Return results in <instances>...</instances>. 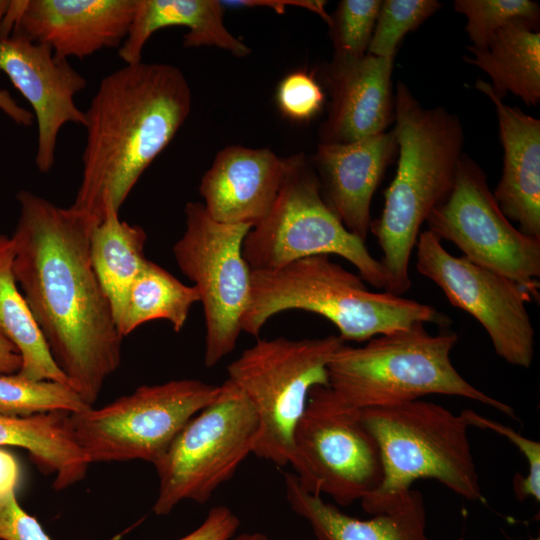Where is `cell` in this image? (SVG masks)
Returning <instances> with one entry per match:
<instances>
[{
    "label": "cell",
    "instance_id": "cell-1",
    "mask_svg": "<svg viewBox=\"0 0 540 540\" xmlns=\"http://www.w3.org/2000/svg\"><path fill=\"white\" fill-rule=\"evenodd\" d=\"M15 280L68 384L93 407L119 367L123 336L90 259L96 223L27 190L17 194Z\"/></svg>",
    "mask_w": 540,
    "mask_h": 540
},
{
    "label": "cell",
    "instance_id": "cell-2",
    "mask_svg": "<svg viewBox=\"0 0 540 540\" xmlns=\"http://www.w3.org/2000/svg\"><path fill=\"white\" fill-rule=\"evenodd\" d=\"M190 86L170 64H125L106 75L86 116L82 177L73 208L96 224L107 206L119 211L191 110Z\"/></svg>",
    "mask_w": 540,
    "mask_h": 540
},
{
    "label": "cell",
    "instance_id": "cell-3",
    "mask_svg": "<svg viewBox=\"0 0 540 540\" xmlns=\"http://www.w3.org/2000/svg\"><path fill=\"white\" fill-rule=\"evenodd\" d=\"M394 123L397 170L370 231L382 252L384 291L401 296L412 285L409 263L420 228L452 191L464 131L455 114L443 107L424 108L401 81L394 96Z\"/></svg>",
    "mask_w": 540,
    "mask_h": 540
},
{
    "label": "cell",
    "instance_id": "cell-4",
    "mask_svg": "<svg viewBox=\"0 0 540 540\" xmlns=\"http://www.w3.org/2000/svg\"><path fill=\"white\" fill-rule=\"evenodd\" d=\"M365 281L328 255L302 258L279 268L251 270L250 300L241 329L257 337L283 311L302 310L329 320L346 341L363 342L415 323L448 327L435 307L389 292H372Z\"/></svg>",
    "mask_w": 540,
    "mask_h": 540
},
{
    "label": "cell",
    "instance_id": "cell-5",
    "mask_svg": "<svg viewBox=\"0 0 540 540\" xmlns=\"http://www.w3.org/2000/svg\"><path fill=\"white\" fill-rule=\"evenodd\" d=\"M457 342L453 331L434 335L424 323H415L360 347L345 343L328 364L329 387L359 410L440 394L477 401L517 419L513 407L474 387L456 370L451 352Z\"/></svg>",
    "mask_w": 540,
    "mask_h": 540
},
{
    "label": "cell",
    "instance_id": "cell-6",
    "mask_svg": "<svg viewBox=\"0 0 540 540\" xmlns=\"http://www.w3.org/2000/svg\"><path fill=\"white\" fill-rule=\"evenodd\" d=\"M379 447L383 478L361 501L371 515L392 509L413 482L433 479L469 501H484L464 411L422 399L361 410Z\"/></svg>",
    "mask_w": 540,
    "mask_h": 540
},
{
    "label": "cell",
    "instance_id": "cell-7",
    "mask_svg": "<svg viewBox=\"0 0 540 540\" xmlns=\"http://www.w3.org/2000/svg\"><path fill=\"white\" fill-rule=\"evenodd\" d=\"M343 344L339 335L261 339L227 366V379L258 418L255 456L280 467L292 465L293 435L310 391L329 386L328 364Z\"/></svg>",
    "mask_w": 540,
    "mask_h": 540
},
{
    "label": "cell",
    "instance_id": "cell-8",
    "mask_svg": "<svg viewBox=\"0 0 540 540\" xmlns=\"http://www.w3.org/2000/svg\"><path fill=\"white\" fill-rule=\"evenodd\" d=\"M289 158L270 212L243 241L242 253L250 269L269 270L306 257L338 255L350 262L365 282L384 289L379 260L327 205L312 164L302 153Z\"/></svg>",
    "mask_w": 540,
    "mask_h": 540
},
{
    "label": "cell",
    "instance_id": "cell-9",
    "mask_svg": "<svg viewBox=\"0 0 540 540\" xmlns=\"http://www.w3.org/2000/svg\"><path fill=\"white\" fill-rule=\"evenodd\" d=\"M258 432L249 400L226 379L218 396L185 424L153 464L159 478L153 512L167 515L185 500L207 502L253 454Z\"/></svg>",
    "mask_w": 540,
    "mask_h": 540
},
{
    "label": "cell",
    "instance_id": "cell-10",
    "mask_svg": "<svg viewBox=\"0 0 540 540\" xmlns=\"http://www.w3.org/2000/svg\"><path fill=\"white\" fill-rule=\"evenodd\" d=\"M219 391L220 385L197 379L142 385L100 408L71 413V425L90 463L143 460L154 464Z\"/></svg>",
    "mask_w": 540,
    "mask_h": 540
},
{
    "label": "cell",
    "instance_id": "cell-11",
    "mask_svg": "<svg viewBox=\"0 0 540 540\" xmlns=\"http://www.w3.org/2000/svg\"><path fill=\"white\" fill-rule=\"evenodd\" d=\"M292 468L311 493L342 506L363 501L380 486L379 447L361 410L345 404L329 386H316L293 435Z\"/></svg>",
    "mask_w": 540,
    "mask_h": 540
},
{
    "label": "cell",
    "instance_id": "cell-12",
    "mask_svg": "<svg viewBox=\"0 0 540 540\" xmlns=\"http://www.w3.org/2000/svg\"><path fill=\"white\" fill-rule=\"evenodd\" d=\"M185 230L173 246L181 272L194 283L205 321L204 365L216 366L236 347L251 293L243 257L249 224L214 220L201 202L185 205Z\"/></svg>",
    "mask_w": 540,
    "mask_h": 540
},
{
    "label": "cell",
    "instance_id": "cell-13",
    "mask_svg": "<svg viewBox=\"0 0 540 540\" xmlns=\"http://www.w3.org/2000/svg\"><path fill=\"white\" fill-rule=\"evenodd\" d=\"M428 229L452 242L472 263L517 283L539 298L540 238L524 234L503 214L482 168L462 154L447 199L428 216Z\"/></svg>",
    "mask_w": 540,
    "mask_h": 540
},
{
    "label": "cell",
    "instance_id": "cell-14",
    "mask_svg": "<svg viewBox=\"0 0 540 540\" xmlns=\"http://www.w3.org/2000/svg\"><path fill=\"white\" fill-rule=\"evenodd\" d=\"M415 247L418 272L483 326L500 358L529 368L535 335L525 305L530 295L507 277L453 256L429 230L420 232Z\"/></svg>",
    "mask_w": 540,
    "mask_h": 540
},
{
    "label": "cell",
    "instance_id": "cell-15",
    "mask_svg": "<svg viewBox=\"0 0 540 540\" xmlns=\"http://www.w3.org/2000/svg\"><path fill=\"white\" fill-rule=\"evenodd\" d=\"M0 72L23 95L33 109L37 124L35 164L48 173L55 163L59 132L67 123L85 127V111L75 96L87 86L86 78L51 48L19 33L0 39Z\"/></svg>",
    "mask_w": 540,
    "mask_h": 540
},
{
    "label": "cell",
    "instance_id": "cell-16",
    "mask_svg": "<svg viewBox=\"0 0 540 540\" xmlns=\"http://www.w3.org/2000/svg\"><path fill=\"white\" fill-rule=\"evenodd\" d=\"M136 5L137 0L11 1L2 38L19 33L49 46L59 59H83L121 46Z\"/></svg>",
    "mask_w": 540,
    "mask_h": 540
},
{
    "label": "cell",
    "instance_id": "cell-17",
    "mask_svg": "<svg viewBox=\"0 0 540 540\" xmlns=\"http://www.w3.org/2000/svg\"><path fill=\"white\" fill-rule=\"evenodd\" d=\"M394 58L333 56L323 78L330 95L321 143H350L382 132L394 122Z\"/></svg>",
    "mask_w": 540,
    "mask_h": 540
},
{
    "label": "cell",
    "instance_id": "cell-18",
    "mask_svg": "<svg viewBox=\"0 0 540 540\" xmlns=\"http://www.w3.org/2000/svg\"><path fill=\"white\" fill-rule=\"evenodd\" d=\"M289 164L268 148L225 147L201 178L202 204L218 222L254 227L270 212Z\"/></svg>",
    "mask_w": 540,
    "mask_h": 540
},
{
    "label": "cell",
    "instance_id": "cell-19",
    "mask_svg": "<svg viewBox=\"0 0 540 540\" xmlns=\"http://www.w3.org/2000/svg\"><path fill=\"white\" fill-rule=\"evenodd\" d=\"M397 149L392 130L350 143L320 142L313 157L325 202L364 242L372 223L373 195Z\"/></svg>",
    "mask_w": 540,
    "mask_h": 540
},
{
    "label": "cell",
    "instance_id": "cell-20",
    "mask_svg": "<svg viewBox=\"0 0 540 540\" xmlns=\"http://www.w3.org/2000/svg\"><path fill=\"white\" fill-rule=\"evenodd\" d=\"M475 87L494 104L504 151L493 196L521 232L540 238V121L505 104L489 83L478 80Z\"/></svg>",
    "mask_w": 540,
    "mask_h": 540
},
{
    "label": "cell",
    "instance_id": "cell-21",
    "mask_svg": "<svg viewBox=\"0 0 540 540\" xmlns=\"http://www.w3.org/2000/svg\"><path fill=\"white\" fill-rule=\"evenodd\" d=\"M283 481L289 506L309 523L316 540H430L424 497L416 489L392 509L359 519L306 490L294 473H283Z\"/></svg>",
    "mask_w": 540,
    "mask_h": 540
},
{
    "label": "cell",
    "instance_id": "cell-22",
    "mask_svg": "<svg viewBox=\"0 0 540 540\" xmlns=\"http://www.w3.org/2000/svg\"><path fill=\"white\" fill-rule=\"evenodd\" d=\"M224 8L218 0H137L118 55L125 64L141 62L143 48L156 31L184 26L188 29L183 37L185 47L213 46L236 57H245L250 49L226 28Z\"/></svg>",
    "mask_w": 540,
    "mask_h": 540
},
{
    "label": "cell",
    "instance_id": "cell-23",
    "mask_svg": "<svg viewBox=\"0 0 540 540\" xmlns=\"http://www.w3.org/2000/svg\"><path fill=\"white\" fill-rule=\"evenodd\" d=\"M71 413L54 411L30 417L0 415V447H20L45 474H55L53 488L64 490L86 476L91 464L76 441Z\"/></svg>",
    "mask_w": 540,
    "mask_h": 540
},
{
    "label": "cell",
    "instance_id": "cell-24",
    "mask_svg": "<svg viewBox=\"0 0 540 540\" xmlns=\"http://www.w3.org/2000/svg\"><path fill=\"white\" fill-rule=\"evenodd\" d=\"M538 22L515 19L499 29L482 48L467 49L464 60L479 67L491 78L494 94L503 99L509 92L526 105L540 100V32Z\"/></svg>",
    "mask_w": 540,
    "mask_h": 540
},
{
    "label": "cell",
    "instance_id": "cell-25",
    "mask_svg": "<svg viewBox=\"0 0 540 540\" xmlns=\"http://www.w3.org/2000/svg\"><path fill=\"white\" fill-rule=\"evenodd\" d=\"M147 235L138 225L119 218V211L109 205L104 218L90 234V259L98 281L106 294L117 323L128 291L146 261Z\"/></svg>",
    "mask_w": 540,
    "mask_h": 540
},
{
    "label": "cell",
    "instance_id": "cell-26",
    "mask_svg": "<svg viewBox=\"0 0 540 540\" xmlns=\"http://www.w3.org/2000/svg\"><path fill=\"white\" fill-rule=\"evenodd\" d=\"M13 257L11 237L0 234V333L16 346L21 355L22 365L17 374L30 380L68 384L15 280Z\"/></svg>",
    "mask_w": 540,
    "mask_h": 540
},
{
    "label": "cell",
    "instance_id": "cell-27",
    "mask_svg": "<svg viewBox=\"0 0 540 540\" xmlns=\"http://www.w3.org/2000/svg\"><path fill=\"white\" fill-rule=\"evenodd\" d=\"M197 302L200 297L195 286L182 283L166 269L147 260L128 291L116 326L125 337L148 321L162 319L175 332H180Z\"/></svg>",
    "mask_w": 540,
    "mask_h": 540
},
{
    "label": "cell",
    "instance_id": "cell-28",
    "mask_svg": "<svg viewBox=\"0 0 540 540\" xmlns=\"http://www.w3.org/2000/svg\"><path fill=\"white\" fill-rule=\"evenodd\" d=\"M90 407L68 384L30 380L17 373L0 375L2 416L30 417L54 411L78 413Z\"/></svg>",
    "mask_w": 540,
    "mask_h": 540
},
{
    "label": "cell",
    "instance_id": "cell-29",
    "mask_svg": "<svg viewBox=\"0 0 540 540\" xmlns=\"http://www.w3.org/2000/svg\"><path fill=\"white\" fill-rule=\"evenodd\" d=\"M441 3L436 0H384L378 12L368 54L394 58L406 33L432 16Z\"/></svg>",
    "mask_w": 540,
    "mask_h": 540
},
{
    "label": "cell",
    "instance_id": "cell-30",
    "mask_svg": "<svg viewBox=\"0 0 540 540\" xmlns=\"http://www.w3.org/2000/svg\"><path fill=\"white\" fill-rule=\"evenodd\" d=\"M454 8L467 19L472 47L482 48L504 25L515 19L539 22L540 9L531 0H456Z\"/></svg>",
    "mask_w": 540,
    "mask_h": 540
},
{
    "label": "cell",
    "instance_id": "cell-31",
    "mask_svg": "<svg viewBox=\"0 0 540 540\" xmlns=\"http://www.w3.org/2000/svg\"><path fill=\"white\" fill-rule=\"evenodd\" d=\"M381 0H342L330 15L334 55L361 57L367 54Z\"/></svg>",
    "mask_w": 540,
    "mask_h": 540
},
{
    "label": "cell",
    "instance_id": "cell-32",
    "mask_svg": "<svg viewBox=\"0 0 540 540\" xmlns=\"http://www.w3.org/2000/svg\"><path fill=\"white\" fill-rule=\"evenodd\" d=\"M470 426L489 429L507 438L524 456L527 475L517 474L513 479V490L518 500L533 498L540 501V443L529 439L513 428L484 417L471 409L463 410Z\"/></svg>",
    "mask_w": 540,
    "mask_h": 540
},
{
    "label": "cell",
    "instance_id": "cell-33",
    "mask_svg": "<svg viewBox=\"0 0 540 540\" xmlns=\"http://www.w3.org/2000/svg\"><path fill=\"white\" fill-rule=\"evenodd\" d=\"M324 98L323 90L314 76L304 70L287 74L276 92L279 111L295 122L309 121L317 115Z\"/></svg>",
    "mask_w": 540,
    "mask_h": 540
},
{
    "label": "cell",
    "instance_id": "cell-34",
    "mask_svg": "<svg viewBox=\"0 0 540 540\" xmlns=\"http://www.w3.org/2000/svg\"><path fill=\"white\" fill-rule=\"evenodd\" d=\"M0 540H51L36 517L18 503L15 492L0 497Z\"/></svg>",
    "mask_w": 540,
    "mask_h": 540
},
{
    "label": "cell",
    "instance_id": "cell-35",
    "mask_svg": "<svg viewBox=\"0 0 540 540\" xmlns=\"http://www.w3.org/2000/svg\"><path fill=\"white\" fill-rule=\"evenodd\" d=\"M239 526L237 515L229 507L219 505L208 511L200 526L178 540H229Z\"/></svg>",
    "mask_w": 540,
    "mask_h": 540
},
{
    "label": "cell",
    "instance_id": "cell-36",
    "mask_svg": "<svg viewBox=\"0 0 540 540\" xmlns=\"http://www.w3.org/2000/svg\"><path fill=\"white\" fill-rule=\"evenodd\" d=\"M224 6L232 7H268L277 13H283L288 6H297L317 13L327 24L330 15L325 10V1L317 0H228L222 1Z\"/></svg>",
    "mask_w": 540,
    "mask_h": 540
},
{
    "label": "cell",
    "instance_id": "cell-37",
    "mask_svg": "<svg viewBox=\"0 0 540 540\" xmlns=\"http://www.w3.org/2000/svg\"><path fill=\"white\" fill-rule=\"evenodd\" d=\"M20 474V466L15 456L0 448V497L15 492Z\"/></svg>",
    "mask_w": 540,
    "mask_h": 540
},
{
    "label": "cell",
    "instance_id": "cell-38",
    "mask_svg": "<svg viewBox=\"0 0 540 540\" xmlns=\"http://www.w3.org/2000/svg\"><path fill=\"white\" fill-rule=\"evenodd\" d=\"M0 110L18 125L30 126L33 123V113L19 106L8 90L0 89Z\"/></svg>",
    "mask_w": 540,
    "mask_h": 540
},
{
    "label": "cell",
    "instance_id": "cell-39",
    "mask_svg": "<svg viewBox=\"0 0 540 540\" xmlns=\"http://www.w3.org/2000/svg\"><path fill=\"white\" fill-rule=\"evenodd\" d=\"M22 365L16 346L0 333V375L17 373Z\"/></svg>",
    "mask_w": 540,
    "mask_h": 540
},
{
    "label": "cell",
    "instance_id": "cell-40",
    "mask_svg": "<svg viewBox=\"0 0 540 540\" xmlns=\"http://www.w3.org/2000/svg\"><path fill=\"white\" fill-rule=\"evenodd\" d=\"M229 540H272L266 534L261 532L241 533L234 535Z\"/></svg>",
    "mask_w": 540,
    "mask_h": 540
},
{
    "label": "cell",
    "instance_id": "cell-41",
    "mask_svg": "<svg viewBox=\"0 0 540 540\" xmlns=\"http://www.w3.org/2000/svg\"><path fill=\"white\" fill-rule=\"evenodd\" d=\"M10 2L11 1H8V0H0V39L2 38L3 22L6 16V13L9 9Z\"/></svg>",
    "mask_w": 540,
    "mask_h": 540
},
{
    "label": "cell",
    "instance_id": "cell-42",
    "mask_svg": "<svg viewBox=\"0 0 540 540\" xmlns=\"http://www.w3.org/2000/svg\"><path fill=\"white\" fill-rule=\"evenodd\" d=\"M531 540H540V537H537V538H533Z\"/></svg>",
    "mask_w": 540,
    "mask_h": 540
}]
</instances>
